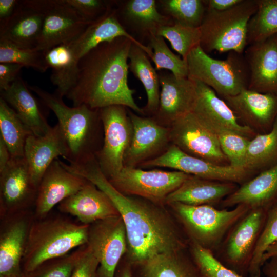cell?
Listing matches in <instances>:
<instances>
[{
	"instance_id": "6da1fadb",
	"label": "cell",
	"mask_w": 277,
	"mask_h": 277,
	"mask_svg": "<svg viewBox=\"0 0 277 277\" xmlns=\"http://www.w3.org/2000/svg\"><path fill=\"white\" fill-rule=\"evenodd\" d=\"M70 172L81 176L105 193L124 223L129 263L141 264L152 257L186 248L188 243L162 206L142 197L124 195L108 181L96 159L67 166Z\"/></svg>"
},
{
	"instance_id": "7a4b0ae2",
	"label": "cell",
	"mask_w": 277,
	"mask_h": 277,
	"mask_svg": "<svg viewBox=\"0 0 277 277\" xmlns=\"http://www.w3.org/2000/svg\"><path fill=\"white\" fill-rule=\"evenodd\" d=\"M132 42L126 37L103 42L80 60L74 84L66 96L73 106L101 109L123 105L143 115L133 98L135 90L128 84V59Z\"/></svg>"
},
{
	"instance_id": "3957f363",
	"label": "cell",
	"mask_w": 277,
	"mask_h": 277,
	"mask_svg": "<svg viewBox=\"0 0 277 277\" xmlns=\"http://www.w3.org/2000/svg\"><path fill=\"white\" fill-rule=\"evenodd\" d=\"M43 103L56 115L65 135L69 149L68 163H83L95 158L101 149L104 128L100 109L85 105L68 106L63 97L37 86H29Z\"/></svg>"
},
{
	"instance_id": "277c9868",
	"label": "cell",
	"mask_w": 277,
	"mask_h": 277,
	"mask_svg": "<svg viewBox=\"0 0 277 277\" xmlns=\"http://www.w3.org/2000/svg\"><path fill=\"white\" fill-rule=\"evenodd\" d=\"M50 213L44 218L35 219L31 225L22 262L24 275L46 261L87 244L89 225Z\"/></svg>"
},
{
	"instance_id": "5b68a950",
	"label": "cell",
	"mask_w": 277,
	"mask_h": 277,
	"mask_svg": "<svg viewBox=\"0 0 277 277\" xmlns=\"http://www.w3.org/2000/svg\"><path fill=\"white\" fill-rule=\"evenodd\" d=\"M257 7L256 0H242L224 11L206 9L200 27L201 48L207 54L213 51L243 54L248 46V23Z\"/></svg>"
},
{
	"instance_id": "8992f818",
	"label": "cell",
	"mask_w": 277,
	"mask_h": 277,
	"mask_svg": "<svg viewBox=\"0 0 277 277\" xmlns=\"http://www.w3.org/2000/svg\"><path fill=\"white\" fill-rule=\"evenodd\" d=\"M182 225L190 243L214 254L233 226L250 209L238 205L232 209H217L211 205L190 206L180 203L168 204Z\"/></svg>"
},
{
	"instance_id": "52a82bcc",
	"label": "cell",
	"mask_w": 277,
	"mask_h": 277,
	"mask_svg": "<svg viewBox=\"0 0 277 277\" xmlns=\"http://www.w3.org/2000/svg\"><path fill=\"white\" fill-rule=\"evenodd\" d=\"M187 77L202 83L223 98L248 89L249 71L243 54L229 52L224 60L212 58L199 46L185 59Z\"/></svg>"
},
{
	"instance_id": "ba28073f",
	"label": "cell",
	"mask_w": 277,
	"mask_h": 277,
	"mask_svg": "<svg viewBox=\"0 0 277 277\" xmlns=\"http://www.w3.org/2000/svg\"><path fill=\"white\" fill-rule=\"evenodd\" d=\"M267 210L250 209L230 228L217 251L216 259L242 277L248 269L264 228Z\"/></svg>"
},
{
	"instance_id": "9c48e42d",
	"label": "cell",
	"mask_w": 277,
	"mask_h": 277,
	"mask_svg": "<svg viewBox=\"0 0 277 277\" xmlns=\"http://www.w3.org/2000/svg\"><path fill=\"white\" fill-rule=\"evenodd\" d=\"M189 176L177 170L147 171L138 167H124L118 173L107 180L124 195L142 197L163 206L167 196Z\"/></svg>"
},
{
	"instance_id": "30bf717a",
	"label": "cell",
	"mask_w": 277,
	"mask_h": 277,
	"mask_svg": "<svg viewBox=\"0 0 277 277\" xmlns=\"http://www.w3.org/2000/svg\"><path fill=\"white\" fill-rule=\"evenodd\" d=\"M104 128L101 149L95 158L102 172L108 179L124 167V157L133 136V125L128 108L112 105L100 109Z\"/></svg>"
},
{
	"instance_id": "8fae6325",
	"label": "cell",
	"mask_w": 277,
	"mask_h": 277,
	"mask_svg": "<svg viewBox=\"0 0 277 277\" xmlns=\"http://www.w3.org/2000/svg\"><path fill=\"white\" fill-rule=\"evenodd\" d=\"M43 18L36 49L46 51L77 38L91 23L84 19L66 0H27Z\"/></svg>"
},
{
	"instance_id": "7c38bea8",
	"label": "cell",
	"mask_w": 277,
	"mask_h": 277,
	"mask_svg": "<svg viewBox=\"0 0 277 277\" xmlns=\"http://www.w3.org/2000/svg\"><path fill=\"white\" fill-rule=\"evenodd\" d=\"M171 144L189 155L219 165H229L215 132L192 111L170 127Z\"/></svg>"
},
{
	"instance_id": "4fadbf2b",
	"label": "cell",
	"mask_w": 277,
	"mask_h": 277,
	"mask_svg": "<svg viewBox=\"0 0 277 277\" xmlns=\"http://www.w3.org/2000/svg\"><path fill=\"white\" fill-rule=\"evenodd\" d=\"M86 244L98 260V276L114 277L117 266L128 249L125 226L121 216L90 224Z\"/></svg>"
},
{
	"instance_id": "5bb4252c",
	"label": "cell",
	"mask_w": 277,
	"mask_h": 277,
	"mask_svg": "<svg viewBox=\"0 0 277 277\" xmlns=\"http://www.w3.org/2000/svg\"><path fill=\"white\" fill-rule=\"evenodd\" d=\"M153 167L170 168L205 179L241 184L247 181L250 173L243 168L216 165L189 155L172 144L161 155L143 163L138 168Z\"/></svg>"
},
{
	"instance_id": "9a60e30c",
	"label": "cell",
	"mask_w": 277,
	"mask_h": 277,
	"mask_svg": "<svg viewBox=\"0 0 277 277\" xmlns=\"http://www.w3.org/2000/svg\"><path fill=\"white\" fill-rule=\"evenodd\" d=\"M37 189L25 158L11 157L0 172V219L32 209Z\"/></svg>"
},
{
	"instance_id": "2e32d148",
	"label": "cell",
	"mask_w": 277,
	"mask_h": 277,
	"mask_svg": "<svg viewBox=\"0 0 277 277\" xmlns=\"http://www.w3.org/2000/svg\"><path fill=\"white\" fill-rule=\"evenodd\" d=\"M0 277H24L22 262L31 225L32 209L1 218Z\"/></svg>"
},
{
	"instance_id": "e0dca14e",
	"label": "cell",
	"mask_w": 277,
	"mask_h": 277,
	"mask_svg": "<svg viewBox=\"0 0 277 277\" xmlns=\"http://www.w3.org/2000/svg\"><path fill=\"white\" fill-rule=\"evenodd\" d=\"M133 136L124 157V167H138L163 154L171 144L170 129L152 117L140 116L128 108Z\"/></svg>"
},
{
	"instance_id": "ac0fdd59",
	"label": "cell",
	"mask_w": 277,
	"mask_h": 277,
	"mask_svg": "<svg viewBox=\"0 0 277 277\" xmlns=\"http://www.w3.org/2000/svg\"><path fill=\"white\" fill-rule=\"evenodd\" d=\"M161 87L158 109L152 117L170 127L176 120L192 111L197 97L195 81L177 77L170 72H158Z\"/></svg>"
},
{
	"instance_id": "d6986e66",
	"label": "cell",
	"mask_w": 277,
	"mask_h": 277,
	"mask_svg": "<svg viewBox=\"0 0 277 277\" xmlns=\"http://www.w3.org/2000/svg\"><path fill=\"white\" fill-rule=\"evenodd\" d=\"M89 181L67 170L58 159L45 172L34 206L35 219L47 216L52 208L84 187Z\"/></svg>"
},
{
	"instance_id": "ffe728a7",
	"label": "cell",
	"mask_w": 277,
	"mask_h": 277,
	"mask_svg": "<svg viewBox=\"0 0 277 277\" xmlns=\"http://www.w3.org/2000/svg\"><path fill=\"white\" fill-rule=\"evenodd\" d=\"M118 20L135 39L147 46L149 38L162 27L172 25L171 19L162 14L156 0H114Z\"/></svg>"
},
{
	"instance_id": "44dd1931",
	"label": "cell",
	"mask_w": 277,
	"mask_h": 277,
	"mask_svg": "<svg viewBox=\"0 0 277 277\" xmlns=\"http://www.w3.org/2000/svg\"><path fill=\"white\" fill-rule=\"evenodd\" d=\"M118 37L128 38L141 47L150 58L152 56V51L135 39L121 25L116 16L114 0L103 16L91 22L77 38L66 44L73 62L78 65L80 60L97 45Z\"/></svg>"
},
{
	"instance_id": "7402d4cb",
	"label": "cell",
	"mask_w": 277,
	"mask_h": 277,
	"mask_svg": "<svg viewBox=\"0 0 277 277\" xmlns=\"http://www.w3.org/2000/svg\"><path fill=\"white\" fill-rule=\"evenodd\" d=\"M244 52L249 71L248 89L277 94V34L248 45Z\"/></svg>"
},
{
	"instance_id": "603a6c76",
	"label": "cell",
	"mask_w": 277,
	"mask_h": 277,
	"mask_svg": "<svg viewBox=\"0 0 277 277\" xmlns=\"http://www.w3.org/2000/svg\"><path fill=\"white\" fill-rule=\"evenodd\" d=\"M60 156L66 160L69 156V149L58 123L43 136L32 134L28 136L25 146L24 157L37 188L47 169Z\"/></svg>"
},
{
	"instance_id": "cb8c5ba5",
	"label": "cell",
	"mask_w": 277,
	"mask_h": 277,
	"mask_svg": "<svg viewBox=\"0 0 277 277\" xmlns=\"http://www.w3.org/2000/svg\"><path fill=\"white\" fill-rule=\"evenodd\" d=\"M58 209L87 225L120 215L107 194L90 181L80 190L61 202Z\"/></svg>"
},
{
	"instance_id": "d4e9b609",
	"label": "cell",
	"mask_w": 277,
	"mask_h": 277,
	"mask_svg": "<svg viewBox=\"0 0 277 277\" xmlns=\"http://www.w3.org/2000/svg\"><path fill=\"white\" fill-rule=\"evenodd\" d=\"M197 97L192 111L211 128H225L249 138L252 129L240 124L233 111L215 92L205 84L196 82Z\"/></svg>"
},
{
	"instance_id": "484cf974",
	"label": "cell",
	"mask_w": 277,
	"mask_h": 277,
	"mask_svg": "<svg viewBox=\"0 0 277 277\" xmlns=\"http://www.w3.org/2000/svg\"><path fill=\"white\" fill-rule=\"evenodd\" d=\"M238 188L236 183L214 181L189 175L182 185L166 197L165 204L180 203L190 206L221 203Z\"/></svg>"
},
{
	"instance_id": "4316f807",
	"label": "cell",
	"mask_w": 277,
	"mask_h": 277,
	"mask_svg": "<svg viewBox=\"0 0 277 277\" xmlns=\"http://www.w3.org/2000/svg\"><path fill=\"white\" fill-rule=\"evenodd\" d=\"M277 196V164L238 187L220 204L223 209L245 205L267 210Z\"/></svg>"
},
{
	"instance_id": "83f0119b",
	"label": "cell",
	"mask_w": 277,
	"mask_h": 277,
	"mask_svg": "<svg viewBox=\"0 0 277 277\" xmlns=\"http://www.w3.org/2000/svg\"><path fill=\"white\" fill-rule=\"evenodd\" d=\"M248 125L262 126L277 116V94L245 89L238 94L223 98Z\"/></svg>"
},
{
	"instance_id": "f1b7e54d",
	"label": "cell",
	"mask_w": 277,
	"mask_h": 277,
	"mask_svg": "<svg viewBox=\"0 0 277 277\" xmlns=\"http://www.w3.org/2000/svg\"><path fill=\"white\" fill-rule=\"evenodd\" d=\"M43 25L42 14L27 0L19 1L13 15L0 26V39L9 41L22 47L35 48Z\"/></svg>"
},
{
	"instance_id": "f546056e",
	"label": "cell",
	"mask_w": 277,
	"mask_h": 277,
	"mask_svg": "<svg viewBox=\"0 0 277 277\" xmlns=\"http://www.w3.org/2000/svg\"><path fill=\"white\" fill-rule=\"evenodd\" d=\"M1 97L15 111L34 135L43 136L51 128L37 100L20 76L7 89L1 92Z\"/></svg>"
},
{
	"instance_id": "4dcf8cb0",
	"label": "cell",
	"mask_w": 277,
	"mask_h": 277,
	"mask_svg": "<svg viewBox=\"0 0 277 277\" xmlns=\"http://www.w3.org/2000/svg\"><path fill=\"white\" fill-rule=\"evenodd\" d=\"M187 248V247H186ZM177 251L156 255L134 267L132 277H201L192 256Z\"/></svg>"
},
{
	"instance_id": "1f68e13d",
	"label": "cell",
	"mask_w": 277,
	"mask_h": 277,
	"mask_svg": "<svg viewBox=\"0 0 277 277\" xmlns=\"http://www.w3.org/2000/svg\"><path fill=\"white\" fill-rule=\"evenodd\" d=\"M128 59L129 69L143 84L147 95V103L142 108L143 115L152 117L156 112L160 102L159 75L149 60L146 52L139 46L132 43Z\"/></svg>"
},
{
	"instance_id": "d6a6232c",
	"label": "cell",
	"mask_w": 277,
	"mask_h": 277,
	"mask_svg": "<svg viewBox=\"0 0 277 277\" xmlns=\"http://www.w3.org/2000/svg\"><path fill=\"white\" fill-rule=\"evenodd\" d=\"M45 55L52 69L50 80L56 87L55 93L62 97L66 96L74 84L77 71L67 45L55 46L45 51Z\"/></svg>"
},
{
	"instance_id": "836d02e7",
	"label": "cell",
	"mask_w": 277,
	"mask_h": 277,
	"mask_svg": "<svg viewBox=\"0 0 277 277\" xmlns=\"http://www.w3.org/2000/svg\"><path fill=\"white\" fill-rule=\"evenodd\" d=\"M0 133V137L7 145L12 157H24L26 140L33 134L15 111L1 97Z\"/></svg>"
},
{
	"instance_id": "e575fe53",
	"label": "cell",
	"mask_w": 277,
	"mask_h": 277,
	"mask_svg": "<svg viewBox=\"0 0 277 277\" xmlns=\"http://www.w3.org/2000/svg\"><path fill=\"white\" fill-rule=\"evenodd\" d=\"M277 159V116L271 130L258 134L249 140L244 168L251 172L260 169Z\"/></svg>"
},
{
	"instance_id": "d590c367",
	"label": "cell",
	"mask_w": 277,
	"mask_h": 277,
	"mask_svg": "<svg viewBox=\"0 0 277 277\" xmlns=\"http://www.w3.org/2000/svg\"><path fill=\"white\" fill-rule=\"evenodd\" d=\"M156 5L174 23L193 28L200 27L206 9L202 0H157Z\"/></svg>"
},
{
	"instance_id": "8d00e7d4",
	"label": "cell",
	"mask_w": 277,
	"mask_h": 277,
	"mask_svg": "<svg viewBox=\"0 0 277 277\" xmlns=\"http://www.w3.org/2000/svg\"><path fill=\"white\" fill-rule=\"evenodd\" d=\"M256 1V11L248 25V46L277 34V0Z\"/></svg>"
},
{
	"instance_id": "74e56055",
	"label": "cell",
	"mask_w": 277,
	"mask_h": 277,
	"mask_svg": "<svg viewBox=\"0 0 277 277\" xmlns=\"http://www.w3.org/2000/svg\"><path fill=\"white\" fill-rule=\"evenodd\" d=\"M11 63L31 67L41 72L49 68L45 52L35 48L22 47L6 39H0V63Z\"/></svg>"
},
{
	"instance_id": "f35d334b",
	"label": "cell",
	"mask_w": 277,
	"mask_h": 277,
	"mask_svg": "<svg viewBox=\"0 0 277 277\" xmlns=\"http://www.w3.org/2000/svg\"><path fill=\"white\" fill-rule=\"evenodd\" d=\"M147 46L152 51L153 55L151 60L154 63L156 71L165 69L177 77H187L186 61L171 51L164 38L153 35L149 38Z\"/></svg>"
},
{
	"instance_id": "ab89813d",
	"label": "cell",
	"mask_w": 277,
	"mask_h": 277,
	"mask_svg": "<svg viewBox=\"0 0 277 277\" xmlns=\"http://www.w3.org/2000/svg\"><path fill=\"white\" fill-rule=\"evenodd\" d=\"M156 35L167 39L173 49L185 60L190 51L200 45V27L193 28L174 23L161 27Z\"/></svg>"
},
{
	"instance_id": "60d3db41",
	"label": "cell",
	"mask_w": 277,
	"mask_h": 277,
	"mask_svg": "<svg viewBox=\"0 0 277 277\" xmlns=\"http://www.w3.org/2000/svg\"><path fill=\"white\" fill-rule=\"evenodd\" d=\"M86 248L85 244L63 256L46 261L24 277H71L75 264Z\"/></svg>"
},
{
	"instance_id": "b9f144b4",
	"label": "cell",
	"mask_w": 277,
	"mask_h": 277,
	"mask_svg": "<svg viewBox=\"0 0 277 277\" xmlns=\"http://www.w3.org/2000/svg\"><path fill=\"white\" fill-rule=\"evenodd\" d=\"M277 241V204L267 209L266 222L248 269L249 277H261L262 258L266 249Z\"/></svg>"
},
{
	"instance_id": "7bdbcfd3",
	"label": "cell",
	"mask_w": 277,
	"mask_h": 277,
	"mask_svg": "<svg viewBox=\"0 0 277 277\" xmlns=\"http://www.w3.org/2000/svg\"><path fill=\"white\" fill-rule=\"evenodd\" d=\"M211 128L216 134L221 149L227 157L229 165L244 168L249 142L248 138L227 129Z\"/></svg>"
},
{
	"instance_id": "ee69618b",
	"label": "cell",
	"mask_w": 277,
	"mask_h": 277,
	"mask_svg": "<svg viewBox=\"0 0 277 277\" xmlns=\"http://www.w3.org/2000/svg\"><path fill=\"white\" fill-rule=\"evenodd\" d=\"M189 246L201 277H242L221 263L211 251L190 242Z\"/></svg>"
},
{
	"instance_id": "f6af8a7d",
	"label": "cell",
	"mask_w": 277,
	"mask_h": 277,
	"mask_svg": "<svg viewBox=\"0 0 277 277\" xmlns=\"http://www.w3.org/2000/svg\"><path fill=\"white\" fill-rule=\"evenodd\" d=\"M86 21L92 22L103 16L113 0H66Z\"/></svg>"
},
{
	"instance_id": "bcb514c9",
	"label": "cell",
	"mask_w": 277,
	"mask_h": 277,
	"mask_svg": "<svg viewBox=\"0 0 277 277\" xmlns=\"http://www.w3.org/2000/svg\"><path fill=\"white\" fill-rule=\"evenodd\" d=\"M98 266V260L87 245L85 252L74 266L71 277H99Z\"/></svg>"
},
{
	"instance_id": "7dc6e473",
	"label": "cell",
	"mask_w": 277,
	"mask_h": 277,
	"mask_svg": "<svg viewBox=\"0 0 277 277\" xmlns=\"http://www.w3.org/2000/svg\"><path fill=\"white\" fill-rule=\"evenodd\" d=\"M24 66L15 63H0V91L7 89L18 77V73Z\"/></svg>"
},
{
	"instance_id": "c3c4849f",
	"label": "cell",
	"mask_w": 277,
	"mask_h": 277,
	"mask_svg": "<svg viewBox=\"0 0 277 277\" xmlns=\"http://www.w3.org/2000/svg\"><path fill=\"white\" fill-rule=\"evenodd\" d=\"M19 3L18 0H0V26L13 15Z\"/></svg>"
},
{
	"instance_id": "681fc988",
	"label": "cell",
	"mask_w": 277,
	"mask_h": 277,
	"mask_svg": "<svg viewBox=\"0 0 277 277\" xmlns=\"http://www.w3.org/2000/svg\"><path fill=\"white\" fill-rule=\"evenodd\" d=\"M242 1V0H207L204 1V3L206 9L221 12L232 8Z\"/></svg>"
},
{
	"instance_id": "f907efd6",
	"label": "cell",
	"mask_w": 277,
	"mask_h": 277,
	"mask_svg": "<svg viewBox=\"0 0 277 277\" xmlns=\"http://www.w3.org/2000/svg\"><path fill=\"white\" fill-rule=\"evenodd\" d=\"M262 270L267 277H277V255L267 260Z\"/></svg>"
},
{
	"instance_id": "816d5d0a",
	"label": "cell",
	"mask_w": 277,
	"mask_h": 277,
	"mask_svg": "<svg viewBox=\"0 0 277 277\" xmlns=\"http://www.w3.org/2000/svg\"><path fill=\"white\" fill-rule=\"evenodd\" d=\"M11 158V156L7 145L0 137V172L6 167Z\"/></svg>"
},
{
	"instance_id": "f5cc1de1",
	"label": "cell",
	"mask_w": 277,
	"mask_h": 277,
	"mask_svg": "<svg viewBox=\"0 0 277 277\" xmlns=\"http://www.w3.org/2000/svg\"><path fill=\"white\" fill-rule=\"evenodd\" d=\"M114 277H132L131 265L129 263L126 265L117 266L114 274Z\"/></svg>"
},
{
	"instance_id": "db71d44e",
	"label": "cell",
	"mask_w": 277,
	"mask_h": 277,
	"mask_svg": "<svg viewBox=\"0 0 277 277\" xmlns=\"http://www.w3.org/2000/svg\"><path fill=\"white\" fill-rule=\"evenodd\" d=\"M276 255H277V241L266 249L262 258L263 266L267 260Z\"/></svg>"
}]
</instances>
